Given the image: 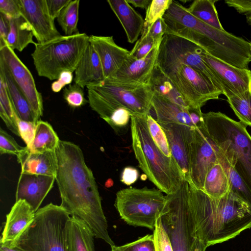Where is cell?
I'll return each instance as SVG.
<instances>
[{"mask_svg":"<svg viewBox=\"0 0 251 251\" xmlns=\"http://www.w3.org/2000/svg\"><path fill=\"white\" fill-rule=\"evenodd\" d=\"M0 61L6 67L17 87L27 100L37 124L43 116V101L31 73L14 50L6 44L0 47Z\"/></svg>","mask_w":251,"mask_h":251,"instance_id":"13","label":"cell"},{"mask_svg":"<svg viewBox=\"0 0 251 251\" xmlns=\"http://www.w3.org/2000/svg\"><path fill=\"white\" fill-rule=\"evenodd\" d=\"M60 140L48 122L39 121L36 125L35 134L28 151L32 153L55 151Z\"/></svg>","mask_w":251,"mask_h":251,"instance_id":"31","label":"cell"},{"mask_svg":"<svg viewBox=\"0 0 251 251\" xmlns=\"http://www.w3.org/2000/svg\"><path fill=\"white\" fill-rule=\"evenodd\" d=\"M214 145L218 162L223 167L229 179L230 190L236 193L251 208V191L229 162L224 152L215 144Z\"/></svg>","mask_w":251,"mask_h":251,"instance_id":"32","label":"cell"},{"mask_svg":"<svg viewBox=\"0 0 251 251\" xmlns=\"http://www.w3.org/2000/svg\"><path fill=\"white\" fill-rule=\"evenodd\" d=\"M158 124L166 134L172 156L179 167L185 179L189 181L191 143L195 128L178 124Z\"/></svg>","mask_w":251,"mask_h":251,"instance_id":"18","label":"cell"},{"mask_svg":"<svg viewBox=\"0 0 251 251\" xmlns=\"http://www.w3.org/2000/svg\"><path fill=\"white\" fill-rule=\"evenodd\" d=\"M86 88L126 109L132 116H144L149 114L153 95L150 83L125 81L110 77Z\"/></svg>","mask_w":251,"mask_h":251,"instance_id":"11","label":"cell"},{"mask_svg":"<svg viewBox=\"0 0 251 251\" xmlns=\"http://www.w3.org/2000/svg\"><path fill=\"white\" fill-rule=\"evenodd\" d=\"M94 237L82 221L71 216L67 227L68 251H95Z\"/></svg>","mask_w":251,"mask_h":251,"instance_id":"26","label":"cell"},{"mask_svg":"<svg viewBox=\"0 0 251 251\" xmlns=\"http://www.w3.org/2000/svg\"><path fill=\"white\" fill-rule=\"evenodd\" d=\"M166 202V196L159 189L129 187L117 192L114 206L127 225L153 230Z\"/></svg>","mask_w":251,"mask_h":251,"instance_id":"8","label":"cell"},{"mask_svg":"<svg viewBox=\"0 0 251 251\" xmlns=\"http://www.w3.org/2000/svg\"><path fill=\"white\" fill-rule=\"evenodd\" d=\"M166 196L159 217L173 250L190 251L196 238L189 201L188 181L184 179L176 191Z\"/></svg>","mask_w":251,"mask_h":251,"instance_id":"10","label":"cell"},{"mask_svg":"<svg viewBox=\"0 0 251 251\" xmlns=\"http://www.w3.org/2000/svg\"><path fill=\"white\" fill-rule=\"evenodd\" d=\"M189 184L194 235L207 247L228 241L251 227V208L232 191L214 199Z\"/></svg>","mask_w":251,"mask_h":251,"instance_id":"2","label":"cell"},{"mask_svg":"<svg viewBox=\"0 0 251 251\" xmlns=\"http://www.w3.org/2000/svg\"><path fill=\"white\" fill-rule=\"evenodd\" d=\"M89 39L86 33L79 32L62 35L44 44L35 43L31 57L38 75L55 80L63 71L75 72Z\"/></svg>","mask_w":251,"mask_h":251,"instance_id":"7","label":"cell"},{"mask_svg":"<svg viewBox=\"0 0 251 251\" xmlns=\"http://www.w3.org/2000/svg\"><path fill=\"white\" fill-rule=\"evenodd\" d=\"M56 177L21 173L16 192V201L25 200L36 212L53 187Z\"/></svg>","mask_w":251,"mask_h":251,"instance_id":"19","label":"cell"},{"mask_svg":"<svg viewBox=\"0 0 251 251\" xmlns=\"http://www.w3.org/2000/svg\"><path fill=\"white\" fill-rule=\"evenodd\" d=\"M17 158L22 173L56 177L58 160L56 151L32 153L25 147Z\"/></svg>","mask_w":251,"mask_h":251,"instance_id":"23","label":"cell"},{"mask_svg":"<svg viewBox=\"0 0 251 251\" xmlns=\"http://www.w3.org/2000/svg\"><path fill=\"white\" fill-rule=\"evenodd\" d=\"M25 149L20 146L14 138L1 127L0 128V153L18 156Z\"/></svg>","mask_w":251,"mask_h":251,"instance_id":"43","label":"cell"},{"mask_svg":"<svg viewBox=\"0 0 251 251\" xmlns=\"http://www.w3.org/2000/svg\"><path fill=\"white\" fill-rule=\"evenodd\" d=\"M33 36L30 25L22 16L10 18V28L6 42L10 48L22 51L29 44H35Z\"/></svg>","mask_w":251,"mask_h":251,"instance_id":"28","label":"cell"},{"mask_svg":"<svg viewBox=\"0 0 251 251\" xmlns=\"http://www.w3.org/2000/svg\"><path fill=\"white\" fill-rule=\"evenodd\" d=\"M153 93L184 107L190 106L171 81L155 65L149 82Z\"/></svg>","mask_w":251,"mask_h":251,"instance_id":"30","label":"cell"},{"mask_svg":"<svg viewBox=\"0 0 251 251\" xmlns=\"http://www.w3.org/2000/svg\"><path fill=\"white\" fill-rule=\"evenodd\" d=\"M216 0H195L187 11L201 22L220 30H225L220 21L215 5Z\"/></svg>","mask_w":251,"mask_h":251,"instance_id":"33","label":"cell"},{"mask_svg":"<svg viewBox=\"0 0 251 251\" xmlns=\"http://www.w3.org/2000/svg\"><path fill=\"white\" fill-rule=\"evenodd\" d=\"M0 75L5 82L7 92L15 111L20 119L36 124L31 107L27 100L13 79L5 65L0 61Z\"/></svg>","mask_w":251,"mask_h":251,"instance_id":"27","label":"cell"},{"mask_svg":"<svg viewBox=\"0 0 251 251\" xmlns=\"http://www.w3.org/2000/svg\"><path fill=\"white\" fill-rule=\"evenodd\" d=\"M160 44L141 59H135L129 55L120 69L111 77L122 81L149 83L156 64Z\"/></svg>","mask_w":251,"mask_h":251,"instance_id":"22","label":"cell"},{"mask_svg":"<svg viewBox=\"0 0 251 251\" xmlns=\"http://www.w3.org/2000/svg\"><path fill=\"white\" fill-rule=\"evenodd\" d=\"M203 51H205L202 48L190 40L166 33L160 43L158 53L191 67L222 91L217 77L202 57Z\"/></svg>","mask_w":251,"mask_h":251,"instance_id":"12","label":"cell"},{"mask_svg":"<svg viewBox=\"0 0 251 251\" xmlns=\"http://www.w3.org/2000/svg\"><path fill=\"white\" fill-rule=\"evenodd\" d=\"M156 251H174L170 238L159 217L157 218L153 230Z\"/></svg>","mask_w":251,"mask_h":251,"instance_id":"41","label":"cell"},{"mask_svg":"<svg viewBox=\"0 0 251 251\" xmlns=\"http://www.w3.org/2000/svg\"><path fill=\"white\" fill-rule=\"evenodd\" d=\"M227 101L240 122L251 126V92L226 97Z\"/></svg>","mask_w":251,"mask_h":251,"instance_id":"36","label":"cell"},{"mask_svg":"<svg viewBox=\"0 0 251 251\" xmlns=\"http://www.w3.org/2000/svg\"><path fill=\"white\" fill-rule=\"evenodd\" d=\"M0 116L7 127L20 137L18 128L19 118L16 114L9 98L6 83L0 75Z\"/></svg>","mask_w":251,"mask_h":251,"instance_id":"34","label":"cell"},{"mask_svg":"<svg viewBox=\"0 0 251 251\" xmlns=\"http://www.w3.org/2000/svg\"><path fill=\"white\" fill-rule=\"evenodd\" d=\"M110 251H122L120 250L118 248L117 246L116 245L113 247H111V250Z\"/></svg>","mask_w":251,"mask_h":251,"instance_id":"55","label":"cell"},{"mask_svg":"<svg viewBox=\"0 0 251 251\" xmlns=\"http://www.w3.org/2000/svg\"><path fill=\"white\" fill-rule=\"evenodd\" d=\"M230 183L221 164L217 162L208 172L202 191L209 197L219 199L230 191Z\"/></svg>","mask_w":251,"mask_h":251,"instance_id":"29","label":"cell"},{"mask_svg":"<svg viewBox=\"0 0 251 251\" xmlns=\"http://www.w3.org/2000/svg\"><path fill=\"white\" fill-rule=\"evenodd\" d=\"M0 251H23L18 248L13 246L11 247L7 245L0 243Z\"/></svg>","mask_w":251,"mask_h":251,"instance_id":"54","label":"cell"},{"mask_svg":"<svg viewBox=\"0 0 251 251\" xmlns=\"http://www.w3.org/2000/svg\"><path fill=\"white\" fill-rule=\"evenodd\" d=\"M250 50H251V42L250 43Z\"/></svg>","mask_w":251,"mask_h":251,"instance_id":"57","label":"cell"},{"mask_svg":"<svg viewBox=\"0 0 251 251\" xmlns=\"http://www.w3.org/2000/svg\"><path fill=\"white\" fill-rule=\"evenodd\" d=\"M128 3L132 4L135 7L145 9L148 7L152 0H126Z\"/></svg>","mask_w":251,"mask_h":251,"instance_id":"52","label":"cell"},{"mask_svg":"<svg viewBox=\"0 0 251 251\" xmlns=\"http://www.w3.org/2000/svg\"><path fill=\"white\" fill-rule=\"evenodd\" d=\"M10 28V18L0 12V47L6 44Z\"/></svg>","mask_w":251,"mask_h":251,"instance_id":"51","label":"cell"},{"mask_svg":"<svg viewBox=\"0 0 251 251\" xmlns=\"http://www.w3.org/2000/svg\"><path fill=\"white\" fill-rule=\"evenodd\" d=\"M83 89L75 83L64 89L63 99L71 107L78 108L88 102L84 97Z\"/></svg>","mask_w":251,"mask_h":251,"instance_id":"39","label":"cell"},{"mask_svg":"<svg viewBox=\"0 0 251 251\" xmlns=\"http://www.w3.org/2000/svg\"><path fill=\"white\" fill-rule=\"evenodd\" d=\"M163 18L167 25L166 33L190 40L208 54L228 64L249 69L250 44L243 38L201 22L176 1L173 0Z\"/></svg>","mask_w":251,"mask_h":251,"instance_id":"3","label":"cell"},{"mask_svg":"<svg viewBox=\"0 0 251 251\" xmlns=\"http://www.w3.org/2000/svg\"><path fill=\"white\" fill-rule=\"evenodd\" d=\"M203 117L209 136L251 191V136L247 126L220 112L203 113Z\"/></svg>","mask_w":251,"mask_h":251,"instance_id":"5","label":"cell"},{"mask_svg":"<svg viewBox=\"0 0 251 251\" xmlns=\"http://www.w3.org/2000/svg\"><path fill=\"white\" fill-rule=\"evenodd\" d=\"M107 2L124 29L128 42L134 43L142 33L145 20L126 0H108Z\"/></svg>","mask_w":251,"mask_h":251,"instance_id":"25","label":"cell"},{"mask_svg":"<svg viewBox=\"0 0 251 251\" xmlns=\"http://www.w3.org/2000/svg\"><path fill=\"white\" fill-rule=\"evenodd\" d=\"M218 162L215 145L204 125L194 128L191 143L188 182L196 189L202 190L208 172Z\"/></svg>","mask_w":251,"mask_h":251,"instance_id":"14","label":"cell"},{"mask_svg":"<svg viewBox=\"0 0 251 251\" xmlns=\"http://www.w3.org/2000/svg\"><path fill=\"white\" fill-rule=\"evenodd\" d=\"M167 25L163 17L159 18L148 27H143L141 34L148 33L156 45L159 44L164 35L166 33Z\"/></svg>","mask_w":251,"mask_h":251,"instance_id":"44","label":"cell"},{"mask_svg":"<svg viewBox=\"0 0 251 251\" xmlns=\"http://www.w3.org/2000/svg\"><path fill=\"white\" fill-rule=\"evenodd\" d=\"M71 0H46L50 15L54 20L57 19L62 10Z\"/></svg>","mask_w":251,"mask_h":251,"instance_id":"48","label":"cell"},{"mask_svg":"<svg viewBox=\"0 0 251 251\" xmlns=\"http://www.w3.org/2000/svg\"><path fill=\"white\" fill-rule=\"evenodd\" d=\"M117 248L122 251H156L153 234H147Z\"/></svg>","mask_w":251,"mask_h":251,"instance_id":"42","label":"cell"},{"mask_svg":"<svg viewBox=\"0 0 251 251\" xmlns=\"http://www.w3.org/2000/svg\"><path fill=\"white\" fill-rule=\"evenodd\" d=\"M132 149L139 167L148 178L166 195L177 190L185 177L173 157L166 156L153 140L146 115L131 116Z\"/></svg>","mask_w":251,"mask_h":251,"instance_id":"4","label":"cell"},{"mask_svg":"<svg viewBox=\"0 0 251 251\" xmlns=\"http://www.w3.org/2000/svg\"><path fill=\"white\" fill-rule=\"evenodd\" d=\"M225 3L233 7L238 13L247 16L251 15V0H226Z\"/></svg>","mask_w":251,"mask_h":251,"instance_id":"49","label":"cell"},{"mask_svg":"<svg viewBox=\"0 0 251 251\" xmlns=\"http://www.w3.org/2000/svg\"><path fill=\"white\" fill-rule=\"evenodd\" d=\"M146 121L150 133L160 151L167 156L172 157L166 134L158 123L149 114Z\"/></svg>","mask_w":251,"mask_h":251,"instance_id":"37","label":"cell"},{"mask_svg":"<svg viewBox=\"0 0 251 251\" xmlns=\"http://www.w3.org/2000/svg\"><path fill=\"white\" fill-rule=\"evenodd\" d=\"M36 125L34 123L19 119L18 128L20 137L25 142L27 148L31 145L34 138Z\"/></svg>","mask_w":251,"mask_h":251,"instance_id":"45","label":"cell"},{"mask_svg":"<svg viewBox=\"0 0 251 251\" xmlns=\"http://www.w3.org/2000/svg\"><path fill=\"white\" fill-rule=\"evenodd\" d=\"M79 0H71L61 11L57 21L65 35L79 33L77 29Z\"/></svg>","mask_w":251,"mask_h":251,"instance_id":"35","label":"cell"},{"mask_svg":"<svg viewBox=\"0 0 251 251\" xmlns=\"http://www.w3.org/2000/svg\"><path fill=\"white\" fill-rule=\"evenodd\" d=\"M149 114L158 123L182 124L193 128L204 125L201 108L182 107L155 93Z\"/></svg>","mask_w":251,"mask_h":251,"instance_id":"15","label":"cell"},{"mask_svg":"<svg viewBox=\"0 0 251 251\" xmlns=\"http://www.w3.org/2000/svg\"><path fill=\"white\" fill-rule=\"evenodd\" d=\"M21 16L30 25L37 43L44 44L62 35L49 14L46 0H20Z\"/></svg>","mask_w":251,"mask_h":251,"instance_id":"17","label":"cell"},{"mask_svg":"<svg viewBox=\"0 0 251 251\" xmlns=\"http://www.w3.org/2000/svg\"><path fill=\"white\" fill-rule=\"evenodd\" d=\"M158 45L155 43L152 38L148 33L141 34L140 38L130 51L129 55L135 59H141Z\"/></svg>","mask_w":251,"mask_h":251,"instance_id":"40","label":"cell"},{"mask_svg":"<svg viewBox=\"0 0 251 251\" xmlns=\"http://www.w3.org/2000/svg\"><path fill=\"white\" fill-rule=\"evenodd\" d=\"M202 57L217 77L226 97L251 92V71L249 69L234 67L205 51L202 52Z\"/></svg>","mask_w":251,"mask_h":251,"instance_id":"16","label":"cell"},{"mask_svg":"<svg viewBox=\"0 0 251 251\" xmlns=\"http://www.w3.org/2000/svg\"><path fill=\"white\" fill-rule=\"evenodd\" d=\"M173 2L172 0H152L146 9L143 27L150 26L162 18Z\"/></svg>","mask_w":251,"mask_h":251,"instance_id":"38","label":"cell"},{"mask_svg":"<svg viewBox=\"0 0 251 251\" xmlns=\"http://www.w3.org/2000/svg\"><path fill=\"white\" fill-rule=\"evenodd\" d=\"M89 42L100 58L105 79L114 75L129 55V51L116 44L113 36L92 35Z\"/></svg>","mask_w":251,"mask_h":251,"instance_id":"21","label":"cell"},{"mask_svg":"<svg viewBox=\"0 0 251 251\" xmlns=\"http://www.w3.org/2000/svg\"><path fill=\"white\" fill-rule=\"evenodd\" d=\"M56 153L58 169L55 180L61 200L60 205L71 216L82 221L96 238L111 247L115 246L108 233L95 178L85 163L82 151L72 142L60 140Z\"/></svg>","mask_w":251,"mask_h":251,"instance_id":"1","label":"cell"},{"mask_svg":"<svg viewBox=\"0 0 251 251\" xmlns=\"http://www.w3.org/2000/svg\"><path fill=\"white\" fill-rule=\"evenodd\" d=\"M104 79L100 58L89 43L75 71L74 83L84 88Z\"/></svg>","mask_w":251,"mask_h":251,"instance_id":"24","label":"cell"},{"mask_svg":"<svg viewBox=\"0 0 251 251\" xmlns=\"http://www.w3.org/2000/svg\"><path fill=\"white\" fill-rule=\"evenodd\" d=\"M71 215L52 203L39 208L15 245L23 251H68L67 227Z\"/></svg>","mask_w":251,"mask_h":251,"instance_id":"6","label":"cell"},{"mask_svg":"<svg viewBox=\"0 0 251 251\" xmlns=\"http://www.w3.org/2000/svg\"><path fill=\"white\" fill-rule=\"evenodd\" d=\"M207 246L200 239L196 238L193 242L190 251H205Z\"/></svg>","mask_w":251,"mask_h":251,"instance_id":"53","label":"cell"},{"mask_svg":"<svg viewBox=\"0 0 251 251\" xmlns=\"http://www.w3.org/2000/svg\"><path fill=\"white\" fill-rule=\"evenodd\" d=\"M155 65L190 106L201 108L207 101L218 99L223 94L202 74L184 63L158 53Z\"/></svg>","mask_w":251,"mask_h":251,"instance_id":"9","label":"cell"},{"mask_svg":"<svg viewBox=\"0 0 251 251\" xmlns=\"http://www.w3.org/2000/svg\"><path fill=\"white\" fill-rule=\"evenodd\" d=\"M0 12L11 18L21 16L20 0H0Z\"/></svg>","mask_w":251,"mask_h":251,"instance_id":"46","label":"cell"},{"mask_svg":"<svg viewBox=\"0 0 251 251\" xmlns=\"http://www.w3.org/2000/svg\"><path fill=\"white\" fill-rule=\"evenodd\" d=\"M139 173L137 169L132 167H125L122 173L121 181L129 186L136 181Z\"/></svg>","mask_w":251,"mask_h":251,"instance_id":"50","label":"cell"},{"mask_svg":"<svg viewBox=\"0 0 251 251\" xmlns=\"http://www.w3.org/2000/svg\"><path fill=\"white\" fill-rule=\"evenodd\" d=\"M73 73L70 71L62 72L58 78L51 83V90L54 93H58L67 85H70L74 78Z\"/></svg>","mask_w":251,"mask_h":251,"instance_id":"47","label":"cell"},{"mask_svg":"<svg viewBox=\"0 0 251 251\" xmlns=\"http://www.w3.org/2000/svg\"><path fill=\"white\" fill-rule=\"evenodd\" d=\"M247 22L249 25H251V15L247 16Z\"/></svg>","mask_w":251,"mask_h":251,"instance_id":"56","label":"cell"},{"mask_svg":"<svg viewBox=\"0 0 251 251\" xmlns=\"http://www.w3.org/2000/svg\"><path fill=\"white\" fill-rule=\"evenodd\" d=\"M36 212L24 200L16 201L6 216L0 243L13 247L33 221Z\"/></svg>","mask_w":251,"mask_h":251,"instance_id":"20","label":"cell"}]
</instances>
